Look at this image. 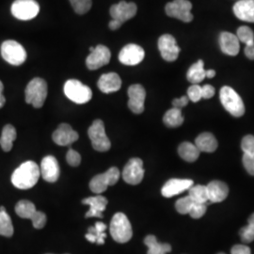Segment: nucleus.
<instances>
[{
    "mask_svg": "<svg viewBox=\"0 0 254 254\" xmlns=\"http://www.w3.org/2000/svg\"><path fill=\"white\" fill-rule=\"evenodd\" d=\"M40 176V167L33 161H27L12 173L11 183L19 190H29L36 185Z\"/></svg>",
    "mask_w": 254,
    "mask_h": 254,
    "instance_id": "obj_1",
    "label": "nucleus"
},
{
    "mask_svg": "<svg viewBox=\"0 0 254 254\" xmlns=\"http://www.w3.org/2000/svg\"><path fill=\"white\" fill-rule=\"evenodd\" d=\"M110 235L121 244L127 243L133 236V230L129 219L124 213H117L110 222Z\"/></svg>",
    "mask_w": 254,
    "mask_h": 254,
    "instance_id": "obj_2",
    "label": "nucleus"
},
{
    "mask_svg": "<svg viewBox=\"0 0 254 254\" xmlns=\"http://www.w3.org/2000/svg\"><path fill=\"white\" fill-rule=\"evenodd\" d=\"M219 98L224 109H226L231 115L235 117H241L244 115V103L234 89L228 86L222 87L219 92Z\"/></svg>",
    "mask_w": 254,
    "mask_h": 254,
    "instance_id": "obj_3",
    "label": "nucleus"
},
{
    "mask_svg": "<svg viewBox=\"0 0 254 254\" xmlns=\"http://www.w3.org/2000/svg\"><path fill=\"white\" fill-rule=\"evenodd\" d=\"M26 102L35 109L44 106L47 97V84L46 80L36 77L28 83L26 88Z\"/></svg>",
    "mask_w": 254,
    "mask_h": 254,
    "instance_id": "obj_4",
    "label": "nucleus"
},
{
    "mask_svg": "<svg viewBox=\"0 0 254 254\" xmlns=\"http://www.w3.org/2000/svg\"><path fill=\"white\" fill-rule=\"evenodd\" d=\"M64 93L70 100L79 105L88 103L92 97L91 89L76 79H70L65 83Z\"/></svg>",
    "mask_w": 254,
    "mask_h": 254,
    "instance_id": "obj_5",
    "label": "nucleus"
},
{
    "mask_svg": "<svg viewBox=\"0 0 254 254\" xmlns=\"http://www.w3.org/2000/svg\"><path fill=\"white\" fill-rule=\"evenodd\" d=\"M1 56L8 64L19 66L27 60V51L19 43L9 40L1 46Z\"/></svg>",
    "mask_w": 254,
    "mask_h": 254,
    "instance_id": "obj_6",
    "label": "nucleus"
},
{
    "mask_svg": "<svg viewBox=\"0 0 254 254\" xmlns=\"http://www.w3.org/2000/svg\"><path fill=\"white\" fill-rule=\"evenodd\" d=\"M88 134L91 138V145L98 152H107L111 147L109 137L106 134L105 125L103 121L95 120L91 125Z\"/></svg>",
    "mask_w": 254,
    "mask_h": 254,
    "instance_id": "obj_7",
    "label": "nucleus"
},
{
    "mask_svg": "<svg viewBox=\"0 0 254 254\" xmlns=\"http://www.w3.org/2000/svg\"><path fill=\"white\" fill-rule=\"evenodd\" d=\"M120 175L118 169L112 167L106 173L94 176L90 182V189L96 194H102L108 190L109 186H113L119 181Z\"/></svg>",
    "mask_w": 254,
    "mask_h": 254,
    "instance_id": "obj_8",
    "label": "nucleus"
},
{
    "mask_svg": "<svg viewBox=\"0 0 254 254\" xmlns=\"http://www.w3.org/2000/svg\"><path fill=\"white\" fill-rule=\"evenodd\" d=\"M10 9L15 18L27 21L36 17L40 11V6L35 0H15Z\"/></svg>",
    "mask_w": 254,
    "mask_h": 254,
    "instance_id": "obj_9",
    "label": "nucleus"
},
{
    "mask_svg": "<svg viewBox=\"0 0 254 254\" xmlns=\"http://www.w3.org/2000/svg\"><path fill=\"white\" fill-rule=\"evenodd\" d=\"M192 4L189 0H173L166 5V13L168 16L179 19L185 23H190L193 20L191 13Z\"/></svg>",
    "mask_w": 254,
    "mask_h": 254,
    "instance_id": "obj_10",
    "label": "nucleus"
},
{
    "mask_svg": "<svg viewBox=\"0 0 254 254\" xmlns=\"http://www.w3.org/2000/svg\"><path fill=\"white\" fill-rule=\"evenodd\" d=\"M123 179L129 185H138L144 177L143 162L139 158H132L126 165L123 172Z\"/></svg>",
    "mask_w": 254,
    "mask_h": 254,
    "instance_id": "obj_11",
    "label": "nucleus"
},
{
    "mask_svg": "<svg viewBox=\"0 0 254 254\" xmlns=\"http://www.w3.org/2000/svg\"><path fill=\"white\" fill-rule=\"evenodd\" d=\"M158 49L161 57L166 62H175L180 53V48L177 46L176 40L170 34H165L158 40Z\"/></svg>",
    "mask_w": 254,
    "mask_h": 254,
    "instance_id": "obj_12",
    "label": "nucleus"
},
{
    "mask_svg": "<svg viewBox=\"0 0 254 254\" xmlns=\"http://www.w3.org/2000/svg\"><path fill=\"white\" fill-rule=\"evenodd\" d=\"M145 56V52L141 46L135 44H130L125 46L120 54L119 61L127 66H134L140 64Z\"/></svg>",
    "mask_w": 254,
    "mask_h": 254,
    "instance_id": "obj_13",
    "label": "nucleus"
},
{
    "mask_svg": "<svg viewBox=\"0 0 254 254\" xmlns=\"http://www.w3.org/2000/svg\"><path fill=\"white\" fill-rule=\"evenodd\" d=\"M128 107L130 110L135 114H141L144 111L145 89L139 84L132 85L128 89Z\"/></svg>",
    "mask_w": 254,
    "mask_h": 254,
    "instance_id": "obj_14",
    "label": "nucleus"
},
{
    "mask_svg": "<svg viewBox=\"0 0 254 254\" xmlns=\"http://www.w3.org/2000/svg\"><path fill=\"white\" fill-rule=\"evenodd\" d=\"M111 52L109 48L103 45H98L94 47V50L91 52L86 60L87 67L90 70H97L101 67L107 65L110 62Z\"/></svg>",
    "mask_w": 254,
    "mask_h": 254,
    "instance_id": "obj_15",
    "label": "nucleus"
},
{
    "mask_svg": "<svg viewBox=\"0 0 254 254\" xmlns=\"http://www.w3.org/2000/svg\"><path fill=\"white\" fill-rule=\"evenodd\" d=\"M136 5L135 3H127L126 1H121L118 4H114L110 8L111 18L117 20L120 23L124 24L127 20L133 18L136 14Z\"/></svg>",
    "mask_w": 254,
    "mask_h": 254,
    "instance_id": "obj_16",
    "label": "nucleus"
},
{
    "mask_svg": "<svg viewBox=\"0 0 254 254\" xmlns=\"http://www.w3.org/2000/svg\"><path fill=\"white\" fill-rule=\"evenodd\" d=\"M40 172H41L42 177L46 182H49V183L57 182L61 173L58 160L52 155H47L42 160Z\"/></svg>",
    "mask_w": 254,
    "mask_h": 254,
    "instance_id": "obj_17",
    "label": "nucleus"
},
{
    "mask_svg": "<svg viewBox=\"0 0 254 254\" xmlns=\"http://www.w3.org/2000/svg\"><path fill=\"white\" fill-rule=\"evenodd\" d=\"M191 187H193V181L190 179L173 178L164 185L161 193L165 198H172L184 191L189 190Z\"/></svg>",
    "mask_w": 254,
    "mask_h": 254,
    "instance_id": "obj_18",
    "label": "nucleus"
},
{
    "mask_svg": "<svg viewBox=\"0 0 254 254\" xmlns=\"http://www.w3.org/2000/svg\"><path fill=\"white\" fill-rule=\"evenodd\" d=\"M55 143L60 146H68L78 139V134L67 124H62L53 133Z\"/></svg>",
    "mask_w": 254,
    "mask_h": 254,
    "instance_id": "obj_19",
    "label": "nucleus"
},
{
    "mask_svg": "<svg viewBox=\"0 0 254 254\" xmlns=\"http://www.w3.org/2000/svg\"><path fill=\"white\" fill-rule=\"evenodd\" d=\"M108 200L104 196H94L89 197L87 199L82 200L83 204L89 205L90 210L86 213V218H103V212L107 208Z\"/></svg>",
    "mask_w": 254,
    "mask_h": 254,
    "instance_id": "obj_20",
    "label": "nucleus"
},
{
    "mask_svg": "<svg viewBox=\"0 0 254 254\" xmlns=\"http://www.w3.org/2000/svg\"><path fill=\"white\" fill-rule=\"evenodd\" d=\"M98 88L104 93L118 91L122 87V79L116 73H104L98 80Z\"/></svg>",
    "mask_w": 254,
    "mask_h": 254,
    "instance_id": "obj_21",
    "label": "nucleus"
},
{
    "mask_svg": "<svg viewBox=\"0 0 254 254\" xmlns=\"http://www.w3.org/2000/svg\"><path fill=\"white\" fill-rule=\"evenodd\" d=\"M236 17L245 22L254 23V0H239L234 6Z\"/></svg>",
    "mask_w": 254,
    "mask_h": 254,
    "instance_id": "obj_22",
    "label": "nucleus"
},
{
    "mask_svg": "<svg viewBox=\"0 0 254 254\" xmlns=\"http://www.w3.org/2000/svg\"><path fill=\"white\" fill-rule=\"evenodd\" d=\"M210 202H220L227 198L229 188L225 183L221 181H212L206 186Z\"/></svg>",
    "mask_w": 254,
    "mask_h": 254,
    "instance_id": "obj_23",
    "label": "nucleus"
},
{
    "mask_svg": "<svg viewBox=\"0 0 254 254\" xmlns=\"http://www.w3.org/2000/svg\"><path fill=\"white\" fill-rule=\"evenodd\" d=\"M219 45L221 51L224 54L229 56H236L239 53L240 45L238 38L230 33V32H222L219 37Z\"/></svg>",
    "mask_w": 254,
    "mask_h": 254,
    "instance_id": "obj_24",
    "label": "nucleus"
},
{
    "mask_svg": "<svg viewBox=\"0 0 254 254\" xmlns=\"http://www.w3.org/2000/svg\"><path fill=\"white\" fill-rule=\"evenodd\" d=\"M195 145L200 152L213 153L218 148V140L213 134L205 132L197 136L195 140Z\"/></svg>",
    "mask_w": 254,
    "mask_h": 254,
    "instance_id": "obj_25",
    "label": "nucleus"
},
{
    "mask_svg": "<svg viewBox=\"0 0 254 254\" xmlns=\"http://www.w3.org/2000/svg\"><path fill=\"white\" fill-rule=\"evenodd\" d=\"M107 225L103 222H96L93 227L89 228L88 234L85 236L86 239L91 243H96L98 245H104L107 234L105 233Z\"/></svg>",
    "mask_w": 254,
    "mask_h": 254,
    "instance_id": "obj_26",
    "label": "nucleus"
},
{
    "mask_svg": "<svg viewBox=\"0 0 254 254\" xmlns=\"http://www.w3.org/2000/svg\"><path fill=\"white\" fill-rule=\"evenodd\" d=\"M144 244L148 247L147 254H167L172 252V246L167 243H159L154 236H147Z\"/></svg>",
    "mask_w": 254,
    "mask_h": 254,
    "instance_id": "obj_27",
    "label": "nucleus"
},
{
    "mask_svg": "<svg viewBox=\"0 0 254 254\" xmlns=\"http://www.w3.org/2000/svg\"><path fill=\"white\" fill-rule=\"evenodd\" d=\"M16 130L11 125H7L2 130L0 136V146L5 152H9L12 149L13 141L16 139Z\"/></svg>",
    "mask_w": 254,
    "mask_h": 254,
    "instance_id": "obj_28",
    "label": "nucleus"
},
{
    "mask_svg": "<svg viewBox=\"0 0 254 254\" xmlns=\"http://www.w3.org/2000/svg\"><path fill=\"white\" fill-rule=\"evenodd\" d=\"M178 154L185 161L194 162L199 158L200 152L195 144L191 142H183L178 147Z\"/></svg>",
    "mask_w": 254,
    "mask_h": 254,
    "instance_id": "obj_29",
    "label": "nucleus"
},
{
    "mask_svg": "<svg viewBox=\"0 0 254 254\" xmlns=\"http://www.w3.org/2000/svg\"><path fill=\"white\" fill-rule=\"evenodd\" d=\"M206 77L205 70H204V64L200 60L195 64H193L189 69L187 73V78L192 84H199Z\"/></svg>",
    "mask_w": 254,
    "mask_h": 254,
    "instance_id": "obj_30",
    "label": "nucleus"
},
{
    "mask_svg": "<svg viewBox=\"0 0 254 254\" xmlns=\"http://www.w3.org/2000/svg\"><path fill=\"white\" fill-rule=\"evenodd\" d=\"M164 124L168 127L175 128L180 127L184 123V117L182 115V110L173 108L166 112L164 115Z\"/></svg>",
    "mask_w": 254,
    "mask_h": 254,
    "instance_id": "obj_31",
    "label": "nucleus"
},
{
    "mask_svg": "<svg viewBox=\"0 0 254 254\" xmlns=\"http://www.w3.org/2000/svg\"><path fill=\"white\" fill-rule=\"evenodd\" d=\"M13 235V226L11 218L4 206L0 207V236L11 237Z\"/></svg>",
    "mask_w": 254,
    "mask_h": 254,
    "instance_id": "obj_32",
    "label": "nucleus"
},
{
    "mask_svg": "<svg viewBox=\"0 0 254 254\" xmlns=\"http://www.w3.org/2000/svg\"><path fill=\"white\" fill-rule=\"evenodd\" d=\"M15 212L20 218L31 219V218L35 215L37 209L33 202L29 200H23L17 202L15 206Z\"/></svg>",
    "mask_w": 254,
    "mask_h": 254,
    "instance_id": "obj_33",
    "label": "nucleus"
},
{
    "mask_svg": "<svg viewBox=\"0 0 254 254\" xmlns=\"http://www.w3.org/2000/svg\"><path fill=\"white\" fill-rule=\"evenodd\" d=\"M189 196L197 203H205L208 201V192L206 186H194L189 190Z\"/></svg>",
    "mask_w": 254,
    "mask_h": 254,
    "instance_id": "obj_34",
    "label": "nucleus"
},
{
    "mask_svg": "<svg viewBox=\"0 0 254 254\" xmlns=\"http://www.w3.org/2000/svg\"><path fill=\"white\" fill-rule=\"evenodd\" d=\"M196 204L197 202L192 200L190 196H187L176 201L175 208L178 213H180L182 215H186V214H190Z\"/></svg>",
    "mask_w": 254,
    "mask_h": 254,
    "instance_id": "obj_35",
    "label": "nucleus"
},
{
    "mask_svg": "<svg viewBox=\"0 0 254 254\" xmlns=\"http://www.w3.org/2000/svg\"><path fill=\"white\" fill-rule=\"evenodd\" d=\"M240 237L243 242L251 243L254 240V213L249 218L248 226L240 230Z\"/></svg>",
    "mask_w": 254,
    "mask_h": 254,
    "instance_id": "obj_36",
    "label": "nucleus"
},
{
    "mask_svg": "<svg viewBox=\"0 0 254 254\" xmlns=\"http://www.w3.org/2000/svg\"><path fill=\"white\" fill-rule=\"evenodd\" d=\"M238 40L242 43H244L246 46H251L254 44V31L249 27H240L237 29V35Z\"/></svg>",
    "mask_w": 254,
    "mask_h": 254,
    "instance_id": "obj_37",
    "label": "nucleus"
},
{
    "mask_svg": "<svg viewBox=\"0 0 254 254\" xmlns=\"http://www.w3.org/2000/svg\"><path fill=\"white\" fill-rule=\"evenodd\" d=\"M74 11L77 14H85L87 13L91 8L92 2L91 0H70Z\"/></svg>",
    "mask_w": 254,
    "mask_h": 254,
    "instance_id": "obj_38",
    "label": "nucleus"
},
{
    "mask_svg": "<svg viewBox=\"0 0 254 254\" xmlns=\"http://www.w3.org/2000/svg\"><path fill=\"white\" fill-rule=\"evenodd\" d=\"M188 97L190 100L196 103L202 98L201 94V87L198 84H193L188 90Z\"/></svg>",
    "mask_w": 254,
    "mask_h": 254,
    "instance_id": "obj_39",
    "label": "nucleus"
},
{
    "mask_svg": "<svg viewBox=\"0 0 254 254\" xmlns=\"http://www.w3.org/2000/svg\"><path fill=\"white\" fill-rule=\"evenodd\" d=\"M241 148L246 154H254V136L248 135L244 136L241 142Z\"/></svg>",
    "mask_w": 254,
    "mask_h": 254,
    "instance_id": "obj_40",
    "label": "nucleus"
},
{
    "mask_svg": "<svg viewBox=\"0 0 254 254\" xmlns=\"http://www.w3.org/2000/svg\"><path fill=\"white\" fill-rule=\"evenodd\" d=\"M30 220L32 221L33 227L36 228V229H43L46 226L47 218H46V214L44 212L37 210L35 215L31 218Z\"/></svg>",
    "mask_w": 254,
    "mask_h": 254,
    "instance_id": "obj_41",
    "label": "nucleus"
},
{
    "mask_svg": "<svg viewBox=\"0 0 254 254\" xmlns=\"http://www.w3.org/2000/svg\"><path fill=\"white\" fill-rule=\"evenodd\" d=\"M66 160L72 167H77L81 163V155L73 149H69L66 154Z\"/></svg>",
    "mask_w": 254,
    "mask_h": 254,
    "instance_id": "obj_42",
    "label": "nucleus"
},
{
    "mask_svg": "<svg viewBox=\"0 0 254 254\" xmlns=\"http://www.w3.org/2000/svg\"><path fill=\"white\" fill-rule=\"evenodd\" d=\"M243 165L245 167L246 171L251 175L254 176V154H246L243 155Z\"/></svg>",
    "mask_w": 254,
    "mask_h": 254,
    "instance_id": "obj_43",
    "label": "nucleus"
},
{
    "mask_svg": "<svg viewBox=\"0 0 254 254\" xmlns=\"http://www.w3.org/2000/svg\"><path fill=\"white\" fill-rule=\"evenodd\" d=\"M201 94L202 98L210 99L215 95V89L211 85H204L203 87H201Z\"/></svg>",
    "mask_w": 254,
    "mask_h": 254,
    "instance_id": "obj_44",
    "label": "nucleus"
},
{
    "mask_svg": "<svg viewBox=\"0 0 254 254\" xmlns=\"http://www.w3.org/2000/svg\"><path fill=\"white\" fill-rule=\"evenodd\" d=\"M232 254H252L251 249L246 245H236L232 248Z\"/></svg>",
    "mask_w": 254,
    "mask_h": 254,
    "instance_id": "obj_45",
    "label": "nucleus"
},
{
    "mask_svg": "<svg viewBox=\"0 0 254 254\" xmlns=\"http://www.w3.org/2000/svg\"><path fill=\"white\" fill-rule=\"evenodd\" d=\"M189 97L188 96H182L181 98H177L173 101V108L181 109L186 107L189 104Z\"/></svg>",
    "mask_w": 254,
    "mask_h": 254,
    "instance_id": "obj_46",
    "label": "nucleus"
},
{
    "mask_svg": "<svg viewBox=\"0 0 254 254\" xmlns=\"http://www.w3.org/2000/svg\"><path fill=\"white\" fill-rule=\"evenodd\" d=\"M244 51H245L246 57L249 60L254 61V45H251V46H246Z\"/></svg>",
    "mask_w": 254,
    "mask_h": 254,
    "instance_id": "obj_47",
    "label": "nucleus"
},
{
    "mask_svg": "<svg viewBox=\"0 0 254 254\" xmlns=\"http://www.w3.org/2000/svg\"><path fill=\"white\" fill-rule=\"evenodd\" d=\"M122 23H120L117 20H114L112 19L110 22H109V27L111 30H117L120 27H122Z\"/></svg>",
    "mask_w": 254,
    "mask_h": 254,
    "instance_id": "obj_48",
    "label": "nucleus"
},
{
    "mask_svg": "<svg viewBox=\"0 0 254 254\" xmlns=\"http://www.w3.org/2000/svg\"><path fill=\"white\" fill-rule=\"evenodd\" d=\"M3 91H4V85L2 82L0 81V109L3 108L6 103V98L3 95Z\"/></svg>",
    "mask_w": 254,
    "mask_h": 254,
    "instance_id": "obj_49",
    "label": "nucleus"
},
{
    "mask_svg": "<svg viewBox=\"0 0 254 254\" xmlns=\"http://www.w3.org/2000/svg\"><path fill=\"white\" fill-rule=\"evenodd\" d=\"M205 75L208 78H213L216 75V72L214 70H207V71H205Z\"/></svg>",
    "mask_w": 254,
    "mask_h": 254,
    "instance_id": "obj_50",
    "label": "nucleus"
},
{
    "mask_svg": "<svg viewBox=\"0 0 254 254\" xmlns=\"http://www.w3.org/2000/svg\"><path fill=\"white\" fill-rule=\"evenodd\" d=\"M93 50H94V47H92V46H91V47H90V51H91V52H92Z\"/></svg>",
    "mask_w": 254,
    "mask_h": 254,
    "instance_id": "obj_51",
    "label": "nucleus"
},
{
    "mask_svg": "<svg viewBox=\"0 0 254 254\" xmlns=\"http://www.w3.org/2000/svg\"><path fill=\"white\" fill-rule=\"evenodd\" d=\"M222 254V253H220V254Z\"/></svg>",
    "mask_w": 254,
    "mask_h": 254,
    "instance_id": "obj_52",
    "label": "nucleus"
}]
</instances>
